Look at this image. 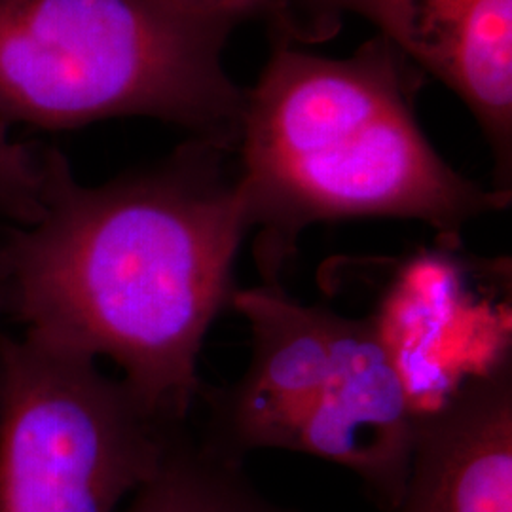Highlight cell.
Masks as SVG:
<instances>
[{
	"label": "cell",
	"mask_w": 512,
	"mask_h": 512,
	"mask_svg": "<svg viewBox=\"0 0 512 512\" xmlns=\"http://www.w3.org/2000/svg\"><path fill=\"white\" fill-rule=\"evenodd\" d=\"M249 236L234 147L192 137L156 164L86 186L42 147V215L8 230L12 327L42 346L109 359L139 403L186 423L198 361L232 308Z\"/></svg>",
	"instance_id": "cell-1"
},
{
	"label": "cell",
	"mask_w": 512,
	"mask_h": 512,
	"mask_svg": "<svg viewBox=\"0 0 512 512\" xmlns=\"http://www.w3.org/2000/svg\"><path fill=\"white\" fill-rule=\"evenodd\" d=\"M12 222L0 219V336L4 330L12 327V283H10V264H8V230Z\"/></svg>",
	"instance_id": "cell-12"
},
{
	"label": "cell",
	"mask_w": 512,
	"mask_h": 512,
	"mask_svg": "<svg viewBox=\"0 0 512 512\" xmlns=\"http://www.w3.org/2000/svg\"><path fill=\"white\" fill-rule=\"evenodd\" d=\"M186 18L230 33L239 21L274 6L277 0H165Z\"/></svg>",
	"instance_id": "cell-11"
},
{
	"label": "cell",
	"mask_w": 512,
	"mask_h": 512,
	"mask_svg": "<svg viewBox=\"0 0 512 512\" xmlns=\"http://www.w3.org/2000/svg\"><path fill=\"white\" fill-rule=\"evenodd\" d=\"M418 408L376 317H338L329 376L285 450L327 459L363 480L385 512L403 495Z\"/></svg>",
	"instance_id": "cell-5"
},
{
	"label": "cell",
	"mask_w": 512,
	"mask_h": 512,
	"mask_svg": "<svg viewBox=\"0 0 512 512\" xmlns=\"http://www.w3.org/2000/svg\"><path fill=\"white\" fill-rule=\"evenodd\" d=\"M183 425L97 361L0 336V512H116Z\"/></svg>",
	"instance_id": "cell-4"
},
{
	"label": "cell",
	"mask_w": 512,
	"mask_h": 512,
	"mask_svg": "<svg viewBox=\"0 0 512 512\" xmlns=\"http://www.w3.org/2000/svg\"><path fill=\"white\" fill-rule=\"evenodd\" d=\"M230 33L165 0H0V122L74 129L143 116L234 147Z\"/></svg>",
	"instance_id": "cell-3"
},
{
	"label": "cell",
	"mask_w": 512,
	"mask_h": 512,
	"mask_svg": "<svg viewBox=\"0 0 512 512\" xmlns=\"http://www.w3.org/2000/svg\"><path fill=\"white\" fill-rule=\"evenodd\" d=\"M420 71L376 37L346 59L275 44L243 95L234 162L262 285L279 275L304 230L348 219L420 220L456 245L511 192L448 164L421 129Z\"/></svg>",
	"instance_id": "cell-2"
},
{
	"label": "cell",
	"mask_w": 512,
	"mask_h": 512,
	"mask_svg": "<svg viewBox=\"0 0 512 512\" xmlns=\"http://www.w3.org/2000/svg\"><path fill=\"white\" fill-rule=\"evenodd\" d=\"M232 308L249 321L253 353L236 384L207 395L203 440L241 461L253 450H285L329 376L340 313L302 304L279 285L238 289Z\"/></svg>",
	"instance_id": "cell-6"
},
{
	"label": "cell",
	"mask_w": 512,
	"mask_h": 512,
	"mask_svg": "<svg viewBox=\"0 0 512 512\" xmlns=\"http://www.w3.org/2000/svg\"><path fill=\"white\" fill-rule=\"evenodd\" d=\"M389 512H512V353L418 414L403 495Z\"/></svg>",
	"instance_id": "cell-8"
},
{
	"label": "cell",
	"mask_w": 512,
	"mask_h": 512,
	"mask_svg": "<svg viewBox=\"0 0 512 512\" xmlns=\"http://www.w3.org/2000/svg\"><path fill=\"white\" fill-rule=\"evenodd\" d=\"M124 512H294L256 490L241 461L179 427L156 473Z\"/></svg>",
	"instance_id": "cell-9"
},
{
	"label": "cell",
	"mask_w": 512,
	"mask_h": 512,
	"mask_svg": "<svg viewBox=\"0 0 512 512\" xmlns=\"http://www.w3.org/2000/svg\"><path fill=\"white\" fill-rule=\"evenodd\" d=\"M363 16L418 71L433 74L473 112L511 192L512 0H315Z\"/></svg>",
	"instance_id": "cell-7"
},
{
	"label": "cell",
	"mask_w": 512,
	"mask_h": 512,
	"mask_svg": "<svg viewBox=\"0 0 512 512\" xmlns=\"http://www.w3.org/2000/svg\"><path fill=\"white\" fill-rule=\"evenodd\" d=\"M0 122V219L29 226L42 215V147Z\"/></svg>",
	"instance_id": "cell-10"
}]
</instances>
